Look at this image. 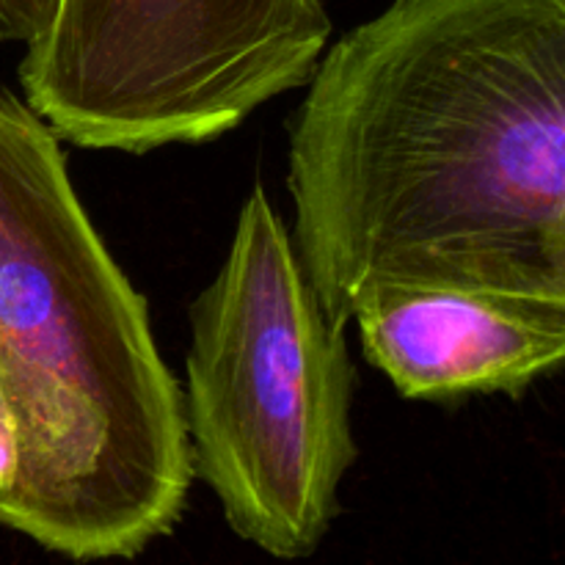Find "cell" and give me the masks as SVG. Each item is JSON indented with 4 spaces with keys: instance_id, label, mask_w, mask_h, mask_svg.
<instances>
[{
    "instance_id": "cell-1",
    "label": "cell",
    "mask_w": 565,
    "mask_h": 565,
    "mask_svg": "<svg viewBox=\"0 0 565 565\" xmlns=\"http://www.w3.org/2000/svg\"><path fill=\"white\" fill-rule=\"evenodd\" d=\"M287 188L337 326L384 281L565 290V0H392L326 47Z\"/></svg>"
},
{
    "instance_id": "cell-2",
    "label": "cell",
    "mask_w": 565,
    "mask_h": 565,
    "mask_svg": "<svg viewBox=\"0 0 565 565\" xmlns=\"http://www.w3.org/2000/svg\"><path fill=\"white\" fill-rule=\"evenodd\" d=\"M0 386L20 463L0 524L75 563L130 561L185 511L182 390L58 136L0 88Z\"/></svg>"
},
{
    "instance_id": "cell-3",
    "label": "cell",
    "mask_w": 565,
    "mask_h": 565,
    "mask_svg": "<svg viewBox=\"0 0 565 565\" xmlns=\"http://www.w3.org/2000/svg\"><path fill=\"white\" fill-rule=\"evenodd\" d=\"M185 379L193 475L226 524L279 561L312 555L359 456L356 370L259 182L191 307Z\"/></svg>"
},
{
    "instance_id": "cell-4",
    "label": "cell",
    "mask_w": 565,
    "mask_h": 565,
    "mask_svg": "<svg viewBox=\"0 0 565 565\" xmlns=\"http://www.w3.org/2000/svg\"><path fill=\"white\" fill-rule=\"evenodd\" d=\"M329 39L323 0H58L20 83L61 141L147 154L307 86Z\"/></svg>"
},
{
    "instance_id": "cell-5",
    "label": "cell",
    "mask_w": 565,
    "mask_h": 565,
    "mask_svg": "<svg viewBox=\"0 0 565 565\" xmlns=\"http://www.w3.org/2000/svg\"><path fill=\"white\" fill-rule=\"evenodd\" d=\"M362 356L406 401L519 395L565 364V290L403 279L359 298Z\"/></svg>"
},
{
    "instance_id": "cell-6",
    "label": "cell",
    "mask_w": 565,
    "mask_h": 565,
    "mask_svg": "<svg viewBox=\"0 0 565 565\" xmlns=\"http://www.w3.org/2000/svg\"><path fill=\"white\" fill-rule=\"evenodd\" d=\"M58 0H0V42L31 44L53 22Z\"/></svg>"
},
{
    "instance_id": "cell-7",
    "label": "cell",
    "mask_w": 565,
    "mask_h": 565,
    "mask_svg": "<svg viewBox=\"0 0 565 565\" xmlns=\"http://www.w3.org/2000/svg\"><path fill=\"white\" fill-rule=\"evenodd\" d=\"M17 463H20V434H17V419L0 386V489L11 483Z\"/></svg>"
},
{
    "instance_id": "cell-8",
    "label": "cell",
    "mask_w": 565,
    "mask_h": 565,
    "mask_svg": "<svg viewBox=\"0 0 565 565\" xmlns=\"http://www.w3.org/2000/svg\"><path fill=\"white\" fill-rule=\"evenodd\" d=\"M563 276H565V248H563Z\"/></svg>"
}]
</instances>
